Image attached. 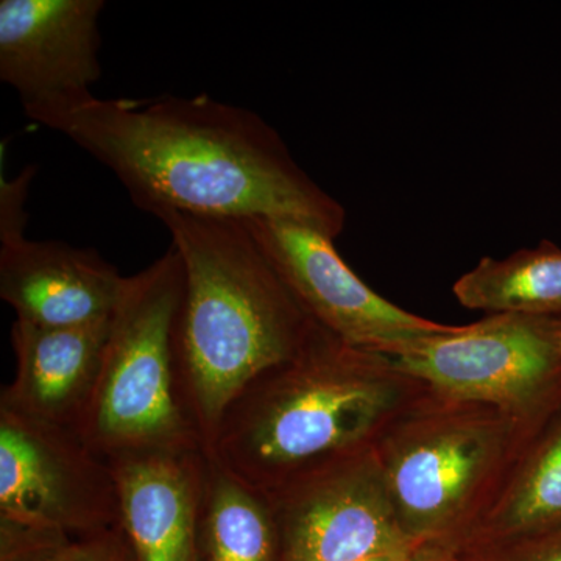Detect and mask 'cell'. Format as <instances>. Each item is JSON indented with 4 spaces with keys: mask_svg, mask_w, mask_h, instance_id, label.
Masks as SVG:
<instances>
[{
    "mask_svg": "<svg viewBox=\"0 0 561 561\" xmlns=\"http://www.w3.org/2000/svg\"><path fill=\"white\" fill-rule=\"evenodd\" d=\"M28 119L108 168L151 216L295 220L334 239L345 228L341 203L301 169L272 125L242 106L209 95L144 102L94 95Z\"/></svg>",
    "mask_w": 561,
    "mask_h": 561,
    "instance_id": "1",
    "label": "cell"
},
{
    "mask_svg": "<svg viewBox=\"0 0 561 561\" xmlns=\"http://www.w3.org/2000/svg\"><path fill=\"white\" fill-rule=\"evenodd\" d=\"M426 387L382 354L316 324L290 359L239 391L206 454L271 493L302 472L375 445Z\"/></svg>",
    "mask_w": 561,
    "mask_h": 561,
    "instance_id": "2",
    "label": "cell"
},
{
    "mask_svg": "<svg viewBox=\"0 0 561 561\" xmlns=\"http://www.w3.org/2000/svg\"><path fill=\"white\" fill-rule=\"evenodd\" d=\"M184 268L179 364L205 451L243 387L290 359L316 327L245 219L162 213Z\"/></svg>",
    "mask_w": 561,
    "mask_h": 561,
    "instance_id": "3",
    "label": "cell"
},
{
    "mask_svg": "<svg viewBox=\"0 0 561 561\" xmlns=\"http://www.w3.org/2000/svg\"><path fill=\"white\" fill-rule=\"evenodd\" d=\"M546 421L527 423L491 405L424 390L375 442L404 537L443 548L456 541Z\"/></svg>",
    "mask_w": 561,
    "mask_h": 561,
    "instance_id": "4",
    "label": "cell"
},
{
    "mask_svg": "<svg viewBox=\"0 0 561 561\" xmlns=\"http://www.w3.org/2000/svg\"><path fill=\"white\" fill-rule=\"evenodd\" d=\"M184 268L175 247L127 276L83 440L106 460L205 449L181 390L179 321Z\"/></svg>",
    "mask_w": 561,
    "mask_h": 561,
    "instance_id": "5",
    "label": "cell"
},
{
    "mask_svg": "<svg viewBox=\"0 0 561 561\" xmlns=\"http://www.w3.org/2000/svg\"><path fill=\"white\" fill-rule=\"evenodd\" d=\"M557 321L491 313L478 323L451 327L375 353L432 393L541 423L561 408Z\"/></svg>",
    "mask_w": 561,
    "mask_h": 561,
    "instance_id": "6",
    "label": "cell"
},
{
    "mask_svg": "<svg viewBox=\"0 0 561 561\" xmlns=\"http://www.w3.org/2000/svg\"><path fill=\"white\" fill-rule=\"evenodd\" d=\"M0 519L69 534L119 527L113 468L80 432L0 405Z\"/></svg>",
    "mask_w": 561,
    "mask_h": 561,
    "instance_id": "7",
    "label": "cell"
},
{
    "mask_svg": "<svg viewBox=\"0 0 561 561\" xmlns=\"http://www.w3.org/2000/svg\"><path fill=\"white\" fill-rule=\"evenodd\" d=\"M265 496L279 561H362L416 545L394 518L375 445L302 472Z\"/></svg>",
    "mask_w": 561,
    "mask_h": 561,
    "instance_id": "8",
    "label": "cell"
},
{
    "mask_svg": "<svg viewBox=\"0 0 561 561\" xmlns=\"http://www.w3.org/2000/svg\"><path fill=\"white\" fill-rule=\"evenodd\" d=\"M245 220L313 323L343 342L381 351L451 328L405 311L368 287L327 232L295 220Z\"/></svg>",
    "mask_w": 561,
    "mask_h": 561,
    "instance_id": "9",
    "label": "cell"
},
{
    "mask_svg": "<svg viewBox=\"0 0 561 561\" xmlns=\"http://www.w3.org/2000/svg\"><path fill=\"white\" fill-rule=\"evenodd\" d=\"M103 0H2L0 80L27 117L94 98L101 80Z\"/></svg>",
    "mask_w": 561,
    "mask_h": 561,
    "instance_id": "10",
    "label": "cell"
},
{
    "mask_svg": "<svg viewBox=\"0 0 561 561\" xmlns=\"http://www.w3.org/2000/svg\"><path fill=\"white\" fill-rule=\"evenodd\" d=\"M125 280L98 250L25 234L0 238V298L16 320L44 328L110 320Z\"/></svg>",
    "mask_w": 561,
    "mask_h": 561,
    "instance_id": "11",
    "label": "cell"
},
{
    "mask_svg": "<svg viewBox=\"0 0 561 561\" xmlns=\"http://www.w3.org/2000/svg\"><path fill=\"white\" fill-rule=\"evenodd\" d=\"M128 561H197L205 449L108 460Z\"/></svg>",
    "mask_w": 561,
    "mask_h": 561,
    "instance_id": "12",
    "label": "cell"
},
{
    "mask_svg": "<svg viewBox=\"0 0 561 561\" xmlns=\"http://www.w3.org/2000/svg\"><path fill=\"white\" fill-rule=\"evenodd\" d=\"M111 319L69 328L14 320L11 346L16 375L0 405L80 432L98 390Z\"/></svg>",
    "mask_w": 561,
    "mask_h": 561,
    "instance_id": "13",
    "label": "cell"
},
{
    "mask_svg": "<svg viewBox=\"0 0 561 561\" xmlns=\"http://www.w3.org/2000/svg\"><path fill=\"white\" fill-rule=\"evenodd\" d=\"M560 527L561 408L523 446L481 515L445 549L474 556Z\"/></svg>",
    "mask_w": 561,
    "mask_h": 561,
    "instance_id": "14",
    "label": "cell"
},
{
    "mask_svg": "<svg viewBox=\"0 0 561 561\" xmlns=\"http://www.w3.org/2000/svg\"><path fill=\"white\" fill-rule=\"evenodd\" d=\"M197 561H279L271 501L206 454Z\"/></svg>",
    "mask_w": 561,
    "mask_h": 561,
    "instance_id": "15",
    "label": "cell"
},
{
    "mask_svg": "<svg viewBox=\"0 0 561 561\" xmlns=\"http://www.w3.org/2000/svg\"><path fill=\"white\" fill-rule=\"evenodd\" d=\"M463 308L489 313L561 319V249L549 241L504 260L485 256L454 283Z\"/></svg>",
    "mask_w": 561,
    "mask_h": 561,
    "instance_id": "16",
    "label": "cell"
},
{
    "mask_svg": "<svg viewBox=\"0 0 561 561\" xmlns=\"http://www.w3.org/2000/svg\"><path fill=\"white\" fill-rule=\"evenodd\" d=\"M0 561H128L119 527L69 534L0 519Z\"/></svg>",
    "mask_w": 561,
    "mask_h": 561,
    "instance_id": "17",
    "label": "cell"
},
{
    "mask_svg": "<svg viewBox=\"0 0 561 561\" xmlns=\"http://www.w3.org/2000/svg\"><path fill=\"white\" fill-rule=\"evenodd\" d=\"M459 559L461 561H561V527L502 546V548L459 557Z\"/></svg>",
    "mask_w": 561,
    "mask_h": 561,
    "instance_id": "18",
    "label": "cell"
},
{
    "mask_svg": "<svg viewBox=\"0 0 561 561\" xmlns=\"http://www.w3.org/2000/svg\"><path fill=\"white\" fill-rule=\"evenodd\" d=\"M35 173V165H28L18 179L2 181V194H0V238L25 234V225H27L28 216L25 213L24 205L25 201H27L28 190H31Z\"/></svg>",
    "mask_w": 561,
    "mask_h": 561,
    "instance_id": "19",
    "label": "cell"
},
{
    "mask_svg": "<svg viewBox=\"0 0 561 561\" xmlns=\"http://www.w3.org/2000/svg\"><path fill=\"white\" fill-rule=\"evenodd\" d=\"M421 546L423 545L402 546V548L379 553V556L370 557V559H365L362 561H415L416 556H419Z\"/></svg>",
    "mask_w": 561,
    "mask_h": 561,
    "instance_id": "20",
    "label": "cell"
},
{
    "mask_svg": "<svg viewBox=\"0 0 561 561\" xmlns=\"http://www.w3.org/2000/svg\"><path fill=\"white\" fill-rule=\"evenodd\" d=\"M415 561H461L459 557L454 556L448 549L435 545H423L420 548Z\"/></svg>",
    "mask_w": 561,
    "mask_h": 561,
    "instance_id": "21",
    "label": "cell"
},
{
    "mask_svg": "<svg viewBox=\"0 0 561 561\" xmlns=\"http://www.w3.org/2000/svg\"><path fill=\"white\" fill-rule=\"evenodd\" d=\"M557 339H559V346L561 351V319L557 321Z\"/></svg>",
    "mask_w": 561,
    "mask_h": 561,
    "instance_id": "22",
    "label": "cell"
}]
</instances>
